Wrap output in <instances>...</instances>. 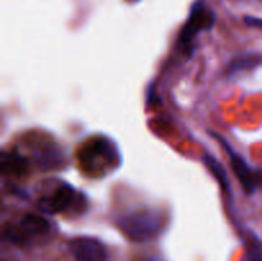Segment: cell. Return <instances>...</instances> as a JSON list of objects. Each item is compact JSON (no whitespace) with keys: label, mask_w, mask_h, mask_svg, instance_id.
Returning <instances> with one entry per match:
<instances>
[{"label":"cell","mask_w":262,"mask_h":261,"mask_svg":"<svg viewBox=\"0 0 262 261\" xmlns=\"http://www.w3.org/2000/svg\"><path fill=\"white\" fill-rule=\"evenodd\" d=\"M118 160L119 159L114 143L105 137L92 138L87 141L79 151V161L82 168L86 171H91L94 176L113 168L114 163Z\"/></svg>","instance_id":"6da1fadb"},{"label":"cell","mask_w":262,"mask_h":261,"mask_svg":"<svg viewBox=\"0 0 262 261\" xmlns=\"http://www.w3.org/2000/svg\"><path fill=\"white\" fill-rule=\"evenodd\" d=\"M123 233L136 242L151 241L160 233L163 219L152 210H138L124 215L119 220Z\"/></svg>","instance_id":"7a4b0ae2"},{"label":"cell","mask_w":262,"mask_h":261,"mask_svg":"<svg viewBox=\"0 0 262 261\" xmlns=\"http://www.w3.org/2000/svg\"><path fill=\"white\" fill-rule=\"evenodd\" d=\"M220 140V143L224 146V148H227L228 154H229L230 158V164H232V168L234 170L235 176L239 179L241 184H242L243 189H245L247 193H252L256 189H262V170H256L252 166L248 165L247 161L239 155V154L235 153L225 140L220 138L219 136H216Z\"/></svg>","instance_id":"3957f363"},{"label":"cell","mask_w":262,"mask_h":261,"mask_svg":"<svg viewBox=\"0 0 262 261\" xmlns=\"http://www.w3.org/2000/svg\"><path fill=\"white\" fill-rule=\"evenodd\" d=\"M215 22V15L211 10L206 9L202 5H196L192 10L189 19L187 20L186 26L183 27L181 36H179V44L183 48L192 42L199 32L204 30H210Z\"/></svg>","instance_id":"277c9868"},{"label":"cell","mask_w":262,"mask_h":261,"mask_svg":"<svg viewBox=\"0 0 262 261\" xmlns=\"http://www.w3.org/2000/svg\"><path fill=\"white\" fill-rule=\"evenodd\" d=\"M76 189L68 183H61L49 196L38 200V209L45 214H59L68 210L74 202Z\"/></svg>","instance_id":"5b68a950"},{"label":"cell","mask_w":262,"mask_h":261,"mask_svg":"<svg viewBox=\"0 0 262 261\" xmlns=\"http://www.w3.org/2000/svg\"><path fill=\"white\" fill-rule=\"evenodd\" d=\"M71 252L77 261H107V251L99 240L77 237L69 243Z\"/></svg>","instance_id":"8992f818"},{"label":"cell","mask_w":262,"mask_h":261,"mask_svg":"<svg viewBox=\"0 0 262 261\" xmlns=\"http://www.w3.org/2000/svg\"><path fill=\"white\" fill-rule=\"evenodd\" d=\"M19 229L23 234L27 235H41L46 234L50 229V224L45 217L36 214H27L22 217L19 224Z\"/></svg>","instance_id":"52a82bcc"},{"label":"cell","mask_w":262,"mask_h":261,"mask_svg":"<svg viewBox=\"0 0 262 261\" xmlns=\"http://www.w3.org/2000/svg\"><path fill=\"white\" fill-rule=\"evenodd\" d=\"M28 168V161L25 156L17 153H4L2 159V171L9 176H22Z\"/></svg>","instance_id":"ba28073f"},{"label":"cell","mask_w":262,"mask_h":261,"mask_svg":"<svg viewBox=\"0 0 262 261\" xmlns=\"http://www.w3.org/2000/svg\"><path fill=\"white\" fill-rule=\"evenodd\" d=\"M204 163L206 164V166L209 168V170L211 171L212 176L216 178V181L219 182V184L222 186L223 191H225V193L232 199V191H230L229 181H228V176L225 173L224 168H223L222 164L219 163L217 159H215L214 156L210 155V154H205L204 155Z\"/></svg>","instance_id":"9c48e42d"},{"label":"cell","mask_w":262,"mask_h":261,"mask_svg":"<svg viewBox=\"0 0 262 261\" xmlns=\"http://www.w3.org/2000/svg\"><path fill=\"white\" fill-rule=\"evenodd\" d=\"M260 61V59L256 55H246L242 59H235L232 61L229 67H228V72L229 73H237L238 71H243V69L252 68L256 64Z\"/></svg>","instance_id":"30bf717a"},{"label":"cell","mask_w":262,"mask_h":261,"mask_svg":"<svg viewBox=\"0 0 262 261\" xmlns=\"http://www.w3.org/2000/svg\"><path fill=\"white\" fill-rule=\"evenodd\" d=\"M245 22L248 26H252V27H258L262 28V18H255V17H246Z\"/></svg>","instance_id":"8fae6325"},{"label":"cell","mask_w":262,"mask_h":261,"mask_svg":"<svg viewBox=\"0 0 262 261\" xmlns=\"http://www.w3.org/2000/svg\"><path fill=\"white\" fill-rule=\"evenodd\" d=\"M247 261H262V253L257 250V248L251 251L247 256Z\"/></svg>","instance_id":"7c38bea8"}]
</instances>
